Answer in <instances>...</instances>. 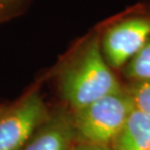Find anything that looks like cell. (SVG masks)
<instances>
[{
  "instance_id": "1",
  "label": "cell",
  "mask_w": 150,
  "mask_h": 150,
  "mask_svg": "<svg viewBox=\"0 0 150 150\" xmlns=\"http://www.w3.org/2000/svg\"><path fill=\"white\" fill-rule=\"evenodd\" d=\"M61 90L74 111L121 90L96 40L66 70Z\"/></svg>"
},
{
  "instance_id": "2",
  "label": "cell",
  "mask_w": 150,
  "mask_h": 150,
  "mask_svg": "<svg viewBox=\"0 0 150 150\" xmlns=\"http://www.w3.org/2000/svg\"><path fill=\"white\" fill-rule=\"evenodd\" d=\"M132 110L130 95L122 90L100 98L74 111L71 118L76 137L80 144L110 146Z\"/></svg>"
},
{
  "instance_id": "3",
  "label": "cell",
  "mask_w": 150,
  "mask_h": 150,
  "mask_svg": "<svg viewBox=\"0 0 150 150\" xmlns=\"http://www.w3.org/2000/svg\"><path fill=\"white\" fill-rule=\"evenodd\" d=\"M47 119V109L37 92H29L0 117V150H22Z\"/></svg>"
},
{
  "instance_id": "4",
  "label": "cell",
  "mask_w": 150,
  "mask_h": 150,
  "mask_svg": "<svg viewBox=\"0 0 150 150\" xmlns=\"http://www.w3.org/2000/svg\"><path fill=\"white\" fill-rule=\"evenodd\" d=\"M150 39V20L145 18L128 19L109 28L102 50L109 66L121 67L139 52Z\"/></svg>"
},
{
  "instance_id": "5",
  "label": "cell",
  "mask_w": 150,
  "mask_h": 150,
  "mask_svg": "<svg viewBox=\"0 0 150 150\" xmlns=\"http://www.w3.org/2000/svg\"><path fill=\"white\" fill-rule=\"evenodd\" d=\"M76 138L72 118L57 115L43 121L22 150H75Z\"/></svg>"
},
{
  "instance_id": "6",
  "label": "cell",
  "mask_w": 150,
  "mask_h": 150,
  "mask_svg": "<svg viewBox=\"0 0 150 150\" xmlns=\"http://www.w3.org/2000/svg\"><path fill=\"white\" fill-rule=\"evenodd\" d=\"M112 145L113 150H150V115L134 108Z\"/></svg>"
},
{
  "instance_id": "7",
  "label": "cell",
  "mask_w": 150,
  "mask_h": 150,
  "mask_svg": "<svg viewBox=\"0 0 150 150\" xmlns=\"http://www.w3.org/2000/svg\"><path fill=\"white\" fill-rule=\"evenodd\" d=\"M126 74L129 78L138 82L150 81V39L130 60Z\"/></svg>"
},
{
  "instance_id": "8",
  "label": "cell",
  "mask_w": 150,
  "mask_h": 150,
  "mask_svg": "<svg viewBox=\"0 0 150 150\" xmlns=\"http://www.w3.org/2000/svg\"><path fill=\"white\" fill-rule=\"evenodd\" d=\"M129 95L134 109L150 115V81L138 82Z\"/></svg>"
},
{
  "instance_id": "9",
  "label": "cell",
  "mask_w": 150,
  "mask_h": 150,
  "mask_svg": "<svg viewBox=\"0 0 150 150\" xmlns=\"http://www.w3.org/2000/svg\"><path fill=\"white\" fill-rule=\"evenodd\" d=\"M27 0H0V22L16 16L20 12Z\"/></svg>"
},
{
  "instance_id": "10",
  "label": "cell",
  "mask_w": 150,
  "mask_h": 150,
  "mask_svg": "<svg viewBox=\"0 0 150 150\" xmlns=\"http://www.w3.org/2000/svg\"><path fill=\"white\" fill-rule=\"evenodd\" d=\"M75 150H113L111 146L107 145H90V144H80L76 146Z\"/></svg>"
},
{
  "instance_id": "11",
  "label": "cell",
  "mask_w": 150,
  "mask_h": 150,
  "mask_svg": "<svg viewBox=\"0 0 150 150\" xmlns=\"http://www.w3.org/2000/svg\"><path fill=\"white\" fill-rule=\"evenodd\" d=\"M7 109V107H2V106H0V117H1V115L5 112V110Z\"/></svg>"
}]
</instances>
